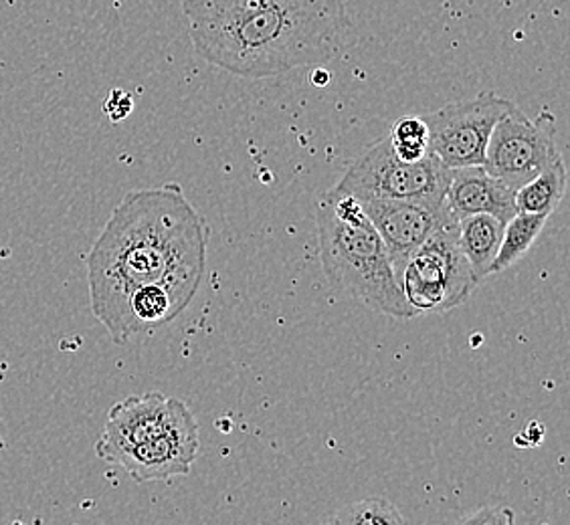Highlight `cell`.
Wrapping results in <instances>:
<instances>
[{
  "label": "cell",
  "mask_w": 570,
  "mask_h": 525,
  "mask_svg": "<svg viewBox=\"0 0 570 525\" xmlns=\"http://www.w3.org/2000/svg\"><path fill=\"white\" fill-rule=\"evenodd\" d=\"M207 269V225L180 185L138 188L121 198L88 255L91 311L120 344L126 304L163 287L187 309Z\"/></svg>",
  "instance_id": "6da1fadb"
},
{
  "label": "cell",
  "mask_w": 570,
  "mask_h": 525,
  "mask_svg": "<svg viewBox=\"0 0 570 525\" xmlns=\"http://www.w3.org/2000/svg\"><path fill=\"white\" fill-rule=\"evenodd\" d=\"M183 12L198 56L253 79L334 59L352 29L342 0H183Z\"/></svg>",
  "instance_id": "7a4b0ae2"
},
{
  "label": "cell",
  "mask_w": 570,
  "mask_h": 525,
  "mask_svg": "<svg viewBox=\"0 0 570 525\" xmlns=\"http://www.w3.org/2000/svg\"><path fill=\"white\" fill-rule=\"evenodd\" d=\"M320 259L332 284L389 318L413 319L381 235L351 195L330 188L318 208Z\"/></svg>",
  "instance_id": "3957f363"
},
{
  "label": "cell",
  "mask_w": 570,
  "mask_h": 525,
  "mask_svg": "<svg viewBox=\"0 0 570 525\" xmlns=\"http://www.w3.org/2000/svg\"><path fill=\"white\" fill-rule=\"evenodd\" d=\"M480 284L460 247V220L441 225L419 247L399 275L409 306L421 314H448L465 304Z\"/></svg>",
  "instance_id": "277c9868"
},
{
  "label": "cell",
  "mask_w": 570,
  "mask_h": 525,
  "mask_svg": "<svg viewBox=\"0 0 570 525\" xmlns=\"http://www.w3.org/2000/svg\"><path fill=\"white\" fill-rule=\"evenodd\" d=\"M451 170L431 153L419 162L396 158L391 138L373 143L342 175L334 192L354 198H403L445 202Z\"/></svg>",
  "instance_id": "5b68a950"
},
{
  "label": "cell",
  "mask_w": 570,
  "mask_h": 525,
  "mask_svg": "<svg viewBox=\"0 0 570 525\" xmlns=\"http://www.w3.org/2000/svg\"><path fill=\"white\" fill-rule=\"evenodd\" d=\"M559 158L554 113L544 110L530 120L512 106L492 130L483 170L515 190Z\"/></svg>",
  "instance_id": "8992f818"
},
{
  "label": "cell",
  "mask_w": 570,
  "mask_h": 525,
  "mask_svg": "<svg viewBox=\"0 0 570 525\" xmlns=\"http://www.w3.org/2000/svg\"><path fill=\"white\" fill-rule=\"evenodd\" d=\"M512 106V101L494 91H482L468 101L448 103L441 110L425 113L429 150L450 170L483 166L492 130Z\"/></svg>",
  "instance_id": "52a82bcc"
},
{
  "label": "cell",
  "mask_w": 570,
  "mask_h": 525,
  "mask_svg": "<svg viewBox=\"0 0 570 525\" xmlns=\"http://www.w3.org/2000/svg\"><path fill=\"white\" fill-rule=\"evenodd\" d=\"M364 215L373 222L381 235L391 261L395 267L396 279L403 271L411 255L448 220L451 215L448 202L428 200H403V198H356Z\"/></svg>",
  "instance_id": "ba28073f"
},
{
  "label": "cell",
  "mask_w": 570,
  "mask_h": 525,
  "mask_svg": "<svg viewBox=\"0 0 570 525\" xmlns=\"http://www.w3.org/2000/svg\"><path fill=\"white\" fill-rule=\"evenodd\" d=\"M185 406L183 400L163 393L128 396L111 406L104 433L96 443V455L108 463H118L124 453L160 435Z\"/></svg>",
  "instance_id": "9c48e42d"
},
{
  "label": "cell",
  "mask_w": 570,
  "mask_h": 525,
  "mask_svg": "<svg viewBox=\"0 0 570 525\" xmlns=\"http://www.w3.org/2000/svg\"><path fill=\"white\" fill-rule=\"evenodd\" d=\"M197 453V418L185 405L160 435L124 453L116 465L136 483L166 482L188 475Z\"/></svg>",
  "instance_id": "30bf717a"
},
{
  "label": "cell",
  "mask_w": 570,
  "mask_h": 525,
  "mask_svg": "<svg viewBox=\"0 0 570 525\" xmlns=\"http://www.w3.org/2000/svg\"><path fill=\"white\" fill-rule=\"evenodd\" d=\"M514 195V188L488 175L483 166H468L451 170L445 202L458 220L470 215H492L508 222L518 212Z\"/></svg>",
  "instance_id": "8fae6325"
},
{
  "label": "cell",
  "mask_w": 570,
  "mask_h": 525,
  "mask_svg": "<svg viewBox=\"0 0 570 525\" xmlns=\"http://www.w3.org/2000/svg\"><path fill=\"white\" fill-rule=\"evenodd\" d=\"M505 222L492 215H470L460 219V247L478 281L490 275V265L500 249Z\"/></svg>",
  "instance_id": "7c38bea8"
},
{
  "label": "cell",
  "mask_w": 570,
  "mask_h": 525,
  "mask_svg": "<svg viewBox=\"0 0 570 525\" xmlns=\"http://www.w3.org/2000/svg\"><path fill=\"white\" fill-rule=\"evenodd\" d=\"M567 182H569V172L560 156L559 160H554L547 170L528 180L527 185L515 188V210L550 217L559 208L560 200L564 198Z\"/></svg>",
  "instance_id": "4fadbf2b"
},
{
  "label": "cell",
  "mask_w": 570,
  "mask_h": 525,
  "mask_svg": "<svg viewBox=\"0 0 570 525\" xmlns=\"http://www.w3.org/2000/svg\"><path fill=\"white\" fill-rule=\"evenodd\" d=\"M547 220H549V215L515 212L514 217L505 222L500 249L490 265V275L502 274L514 262L520 261L530 251V247L537 242Z\"/></svg>",
  "instance_id": "5bb4252c"
},
{
  "label": "cell",
  "mask_w": 570,
  "mask_h": 525,
  "mask_svg": "<svg viewBox=\"0 0 570 525\" xmlns=\"http://www.w3.org/2000/svg\"><path fill=\"white\" fill-rule=\"evenodd\" d=\"M326 522L341 525H401L405 524V517L396 509V505L383 497H373L344 505L336 514L330 515Z\"/></svg>",
  "instance_id": "9a60e30c"
},
{
  "label": "cell",
  "mask_w": 570,
  "mask_h": 525,
  "mask_svg": "<svg viewBox=\"0 0 570 525\" xmlns=\"http://www.w3.org/2000/svg\"><path fill=\"white\" fill-rule=\"evenodd\" d=\"M396 158L403 162H419L431 156L429 150V130L423 116H405L396 120L389 133Z\"/></svg>",
  "instance_id": "2e32d148"
},
{
  "label": "cell",
  "mask_w": 570,
  "mask_h": 525,
  "mask_svg": "<svg viewBox=\"0 0 570 525\" xmlns=\"http://www.w3.org/2000/svg\"><path fill=\"white\" fill-rule=\"evenodd\" d=\"M514 512L510 507H482L475 514L463 517V524L482 525H512L514 524Z\"/></svg>",
  "instance_id": "e0dca14e"
},
{
  "label": "cell",
  "mask_w": 570,
  "mask_h": 525,
  "mask_svg": "<svg viewBox=\"0 0 570 525\" xmlns=\"http://www.w3.org/2000/svg\"><path fill=\"white\" fill-rule=\"evenodd\" d=\"M132 108V98L126 91H121V89L111 91L110 98H108L106 106H104V110H106L111 121H121L124 118H128Z\"/></svg>",
  "instance_id": "ac0fdd59"
},
{
  "label": "cell",
  "mask_w": 570,
  "mask_h": 525,
  "mask_svg": "<svg viewBox=\"0 0 570 525\" xmlns=\"http://www.w3.org/2000/svg\"><path fill=\"white\" fill-rule=\"evenodd\" d=\"M309 81L314 83V86H318V88H324V86H328L330 76L328 71H324V69H316L312 76H309Z\"/></svg>",
  "instance_id": "d6986e66"
}]
</instances>
